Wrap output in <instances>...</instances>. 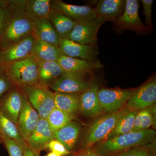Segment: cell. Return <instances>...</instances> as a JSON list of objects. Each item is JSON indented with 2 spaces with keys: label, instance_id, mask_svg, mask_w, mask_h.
Returning a JSON list of instances; mask_svg holds the SVG:
<instances>
[{
  "label": "cell",
  "instance_id": "6da1fadb",
  "mask_svg": "<svg viewBox=\"0 0 156 156\" xmlns=\"http://www.w3.org/2000/svg\"><path fill=\"white\" fill-rule=\"evenodd\" d=\"M25 1H13L11 14L5 27L0 35V49L6 48L21 39L32 34L33 21L24 14Z\"/></svg>",
  "mask_w": 156,
  "mask_h": 156
},
{
  "label": "cell",
  "instance_id": "7a4b0ae2",
  "mask_svg": "<svg viewBox=\"0 0 156 156\" xmlns=\"http://www.w3.org/2000/svg\"><path fill=\"white\" fill-rule=\"evenodd\" d=\"M156 131L152 129L142 131H131L126 134L104 140L97 151L101 153H109L144 147L154 139Z\"/></svg>",
  "mask_w": 156,
  "mask_h": 156
},
{
  "label": "cell",
  "instance_id": "3957f363",
  "mask_svg": "<svg viewBox=\"0 0 156 156\" xmlns=\"http://www.w3.org/2000/svg\"><path fill=\"white\" fill-rule=\"evenodd\" d=\"M2 65L14 85L20 89L38 84V64L33 56Z\"/></svg>",
  "mask_w": 156,
  "mask_h": 156
},
{
  "label": "cell",
  "instance_id": "277c9868",
  "mask_svg": "<svg viewBox=\"0 0 156 156\" xmlns=\"http://www.w3.org/2000/svg\"><path fill=\"white\" fill-rule=\"evenodd\" d=\"M131 111L126 106L119 111L108 113L96 119L87 131L83 143V149H89L101 140H105L120 118Z\"/></svg>",
  "mask_w": 156,
  "mask_h": 156
},
{
  "label": "cell",
  "instance_id": "5b68a950",
  "mask_svg": "<svg viewBox=\"0 0 156 156\" xmlns=\"http://www.w3.org/2000/svg\"><path fill=\"white\" fill-rule=\"evenodd\" d=\"M21 89L40 118L47 119L55 107L54 92L39 84Z\"/></svg>",
  "mask_w": 156,
  "mask_h": 156
},
{
  "label": "cell",
  "instance_id": "8992f818",
  "mask_svg": "<svg viewBox=\"0 0 156 156\" xmlns=\"http://www.w3.org/2000/svg\"><path fill=\"white\" fill-rule=\"evenodd\" d=\"M136 90L98 89V98L102 112L112 113L119 111L126 105Z\"/></svg>",
  "mask_w": 156,
  "mask_h": 156
},
{
  "label": "cell",
  "instance_id": "52a82bcc",
  "mask_svg": "<svg viewBox=\"0 0 156 156\" xmlns=\"http://www.w3.org/2000/svg\"><path fill=\"white\" fill-rule=\"evenodd\" d=\"M139 1L127 0L124 12L114 20L116 30L121 33L126 30H132L137 33H144L146 27L141 21L138 14Z\"/></svg>",
  "mask_w": 156,
  "mask_h": 156
},
{
  "label": "cell",
  "instance_id": "ba28073f",
  "mask_svg": "<svg viewBox=\"0 0 156 156\" xmlns=\"http://www.w3.org/2000/svg\"><path fill=\"white\" fill-rule=\"evenodd\" d=\"M106 21L97 17L85 23H77L67 38L81 44L97 46L98 32Z\"/></svg>",
  "mask_w": 156,
  "mask_h": 156
},
{
  "label": "cell",
  "instance_id": "9c48e42d",
  "mask_svg": "<svg viewBox=\"0 0 156 156\" xmlns=\"http://www.w3.org/2000/svg\"><path fill=\"white\" fill-rule=\"evenodd\" d=\"M51 9L59 12L77 23H83L98 17L95 9L88 5H75L61 0H53L50 2Z\"/></svg>",
  "mask_w": 156,
  "mask_h": 156
},
{
  "label": "cell",
  "instance_id": "30bf717a",
  "mask_svg": "<svg viewBox=\"0 0 156 156\" xmlns=\"http://www.w3.org/2000/svg\"><path fill=\"white\" fill-rule=\"evenodd\" d=\"M86 74L64 72L50 87L55 92L81 94L89 89L92 83L85 78Z\"/></svg>",
  "mask_w": 156,
  "mask_h": 156
},
{
  "label": "cell",
  "instance_id": "8fae6325",
  "mask_svg": "<svg viewBox=\"0 0 156 156\" xmlns=\"http://www.w3.org/2000/svg\"><path fill=\"white\" fill-rule=\"evenodd\" d=\"M156 102V81L152 79L136 89L126 106L131 110L139 111L155 105Z\"/></svg>",
  "mask_w": 156,
  "mask_h": 156
},
{
  "label": "cell",
  "instance_id": "7c38bea8",
  "mask_svg": "<svg viewBox=\"0 0 156 156\" xmlns=\"http://www.w3.org/2000/svg\"><path fill=\"white\" fill-rule=\"evenodd\" d=\"M58 47L64 56L88 61H97L98 54L97 46L81 44L67 38H60Z\"/></svg>",
  "mask_w": 156,
  "mask_h": 156
},
{
  "label": "cell",
  "instance_id": "4fadbf2b",
  "mask_svg": "<svg viewBox=\"0 0 156 156\" xmlns=\"http://www.w3.org/2000/svg\"><path fill=\"white\" fill-rule=\"evenodd\" d=\"M22 92V106L16 126L20 134L25 141L36 127L40 118L24 92Z\"/></svg>",
  "mask_w": 156,
  "mask_h": 156
},
{
  "label": "cell",
  "instance_id": "5bb4252c",
  "mask_svg": "<svg viewBox=\"0 0 156 156\" xmlns=\"http://www.w3.org/2000/svg\"><path fill=\"white\" fill-rule=\"evenodd\" d=\"M36 39L32 34L9 46L2 53V65L11 63L31 56Z\"/></svg>",
  "mask_w": 156,
  "mask_h": 156
},
{
  "label": "cell",
  "instance_id": "9a60e30c",
  "mask_svg": "<svg viewBox=\"0 0 156 156\" xmlns=\"http://www.w3.org/2000/svg\"><path fill=\"white\" fill-rule=\"evenodd\" d=\"M98 89L97 84L92 83L89 89L80 94V112L85 116L95 118L103 112L98 98Z\"/></svg>",
  "mask_w": 156,
  "mask_h": 156
},
{
  "label": "cell",
  "instance_id": "2e32d148",
  "mask_svg": "<svg viewBox=\"0 0 156 156\" xmlns=\"http://www.w3.org/2000/svg\"><path fill=\"white\" fill-rule=\"evenodd\" d=\"M54 139V133L50 129L47 119L40 118L36 127L25 141L33 149L41 153Z\"/></svg>",
  "mask_w": 156,
  "mask_h": 156
},
{
  "label": "cell",
  "instance_id": "e0dca14e",
  "mask_svg": "<svg viewBox=\"0 0 156 156\" xmlns=\"http://www.w3.org/2000/svg\"><path fill=\"white\" fill-rule=\"evenodd\" d=\"M22 101L23 92L13 88L0 101V111L17 125Z\"/></svg>",
  "mask_w": 156,
  "mask_h": 156
},
{
  "label": "cell",
  "instance_id": "ac0fdd59",
  "mask_svg": "<svg viewBox=\"0 0 156 156\" xmlns=\"http://www.w3.org/2000/svg\"><path fill=\"white\" fill-rule=\"evenodd\" d=\"M58 62L65 72L88 74L103 67L102 64L98 61H88L64 55L61 56Z\"/></svg>",
  "mask_w": 156,
  "mask_h": 156
},
{
  "label": "cell",
  "instance_id": "d6986e66",
  "mask_svg": "<svg viewBox=\"0 0 156 156\" xmlns=\"http://www.w3.org/2000/svg\"><path fill=\"white\" fill-rule=\"evenodd\" d=\"M126 3L125 0H101L98 1L95 10L98 17L107 21H113L123 14Z\"/></svg>",
  "mask_w": 156,
  "mask_h": 156
},
{
  "label": "cell",
  "instance_id": "ffe728a7",
  "mask_svg": "<svg viewBox=\"0 0 156 156\" xmlns=\"http://www.w3.org/2000/svg\"><path fill=\"white\" fill-rule=\"evenodd\" d=\"M33 23L32 34L36 40L58 46L60 37L53 28L49 18L36 20Z\"/></svg>",
  "mask_w": 156,
  "mask_h": 156
},
{
  "label": "cell",
  "instance_id": "44dd1931",
  "mask_svg": "<svg viewBox=\"0 0 156 156\" xmlns=\"http://www.w3.org/2000/svg\"><path fill=\"white\" fill-rule=\"evenodd\" d=\"M38 82L41 86L50 87L64 73L58 62H37Z\"/></svg>",
  "mask_w": 156,
  "mask_h": 156
},
{
  "label": "cell",
  "instance_id": "7402d4cb",
  "mask_svg": "<svg viewBox=\"0 0 156 156\" xmlns=\"http://www.w3.org/2000/svg\"><path fill=\"white\" fill-rule=\"evenodd\" d=\"M80 123L73 120L54 133V139L64 146L69 151L73 149L80 133Z\"/></svg>",
  "mask_w": 156,
  "mask_h": 156
},
{
  "label": "cell",
  "instance_id": "603a6c76",
  "mask_svg": "<svg viewBox=\"0 0 156 156\" xmlns=\"http://www.w3.org/2000/svg\"><path fill=\"white\" fill-rule=\"evenodd\" d=\"M62 55L57 45L38 40H36L31 53L37 62H58Z\"/></svg>",
  "mask_w": 156,
  "mask_h": 156
},
{
  "label": "cell",
  "instance_id": "cb8c5ba5",
  "mask_svg": "<svg viewBox=\"0 0 156 156\" xmlns=\"http://www.w3.org/2000/svg\"><path fill=\"white\" fill-rule=\"evenodd\" d=\"M55 106L68 114L75 116L80 112V94L55 92Z\"/></svg>",
  "mask_w": 156,
  "mask_h": 156
},
{
  "label": "cell",
  "instance_id": "d4e9b609",
  "mask_svg": "<svg viewBox=\"0 0 156 156\" xmlns=\"http://www.w3.org/2000/svg\"><path fill=\"white\" fill-rule=\"evenodd\" d=\"M50 0H26L24 14L31 21L49 18L51 11Z\"/></svg>",
  "mask_w": 156,
  "mask_h": 156
},
{
  "label": "cell",
  "instance_id": "484cf974",
  "mask_svg": "<svg viewBox=\"0 0 156 156\" xmlns=\"http://www.w3.org/2000/svg\"><path fill=\"white\" fill-rule=\"evenodd\" d=\"M49 19L60 38H67L77 24L76 23L65 15L52 10Z\"/></svg>",
  "mask_w": 156,
  "mask_h": 156
},
{
  "label": "cell",
  "instance_id": "4316f807",
  "mask_svg": "<svg viewBox=\"0 0 156 156\" xmlns=\"http://www.w3.org/2000/svg\"><path fill=\"white\" fill-rule=\"evenodd\" d=\"M137 111V110H131L121 117L113 130L107 136L105 140L112 139L132 131L134 128V119Z\"/></svg>",
  "mask_w": 156,
  "mask_h": 156
},
{
  "label": "cell",
  "instance_id": "83f0119b",
  "mask_svg": "<svg viewBox=\"0 0 156 156\" xmlns=\"http://www.w3.org/2000/svg\"><path fill=\"white\" fill-rule=\"evenodd\" d=\"M14 140L23 145L25 143L20 134L16 125L0 111V137Z\"/></svg>",
  "mask_w": 156,
  "mask_h": 156
},
{
  "label": "cell",
  "instance_id": "f1b7e54d",
  "mask_svg": "<svg viewBox=\"0 0 156 156\" xmlns=\"http://www.w3.org/2000/svg\"><path fill=\"white\" fill-rule=\"evenodd\" d=\"M74 118L75 117L55 107L46 119L51 131L55 133L74 119Z\"/></svg>",
  "mask_w": 156,
  "mask_h": 156
},
{
  "label": "cell",
  "instance_id": "f546056e",
  "mask_svg": "<svg viewBox=\"0 0 156 156\" xmlns=\"http://www.w3.org/2000/svg\"><path fill=\"white\" fill-rule=\"evenodd\" d=\"M151 107L137 111L132 131H142L149 129L154 123V108Z\"/></svg>",
  "mask_w": 156,
  "mask_h": 156
},
{
  "label": "cell",
  "instance_id": "4dcf8cb0",
  "mask_svg": "<svg viewBox=\"0 0 156 156\" xmlns=\"http://www.w3.org/2000/svg\"><path fill=\"white\" fill-rule=\"evenodd\" d=\"M10 156H23V145L14 140L5 137H0Z\"/></svg>",
  "mask_w": 156,
  "mask_h": 156
},
{
  "label": "cell",
  "instance_id": "1f68e13d",
  "mask_svg": "<svg viewBox=\"0 0 156 156\" xmlns=\"http://www.w3.org/2000/svg\"><path fill=\"white\" fill-rule=\"evenodd\" d=\"M11 82L5 71L3 66H0V101L14 88Z\"/></svg>",
  "mask_w": 156,
  "mask_h": 156
},
{
  "label": "cell",
  "instance_id": "d6a6232c",
  "mask_svg": "<svg viewBox=\"0 0 156 156\" xmlns=\"http://www.w3.org/2000/svg\"><path fill=\"white\" fill-rule=\"evenodd\" d=\"M46 148H48L51 152L58 154L61 156L67 155L70 153L61 143L55 139L50 141L47 144Z\"/></svg>",
  "mask_w": 156,
  "mask_h": 156
},
{
  "label": "cell",
  "instance_id": "836d02e7",
  "mask_svg": "<svg viewBox=\"0 0 156 156\" xmlns=\"http://www.w3.org/2000/svg\"><path fill=\"white\" fill-rule=\"evenodd\" d=\"M143 7L144 14L145 17L147 27L150 29L152 27V7L153 0H142L141 1Z\"/></svg>",
  "mask_w": 156,
  "mask_h": 156
},
{
  "label": "cell",
  "instance_id": "e575fe53",
  "mask_svg": "<svg viewBox=\"0 0 156 156\" xmlns=\"http://www.w3.org/2000/svg\"><path fill=\"white\" fill-rule=\"evenodd\" d=\"M118 156H151V154L147 148L139 147L126 150Z\"/></svg>",
  "mask_w": 156,
  "mask_h": 156
},
{
  "label": "cell",
  "instance_id": "d590c367",
  "mask_svg": "<svg viewBox=\"0 0 156 156\" xmlns=\"http://www.w3.org/2000/svg\"><path fill=\"white\" fill-rule=\"evenodd\" d=\"M11 4L6 8H0V35L5 27L10 18L11 14Z\"/></svg>",
  "mask_w": 156,
  "mask_h": 156
},
{
  "label": "cell",
  "instance_id": "8d00e7d4",
  "mask_svg": "<svg viewBox=\"0 0 156 156\" xmlns=\"http://www.w3.org/2000/svg\"><path fill=\"white\" fill-rule=\"evenodd\" d=\"M74 156H105L103 154L101 153L97 150H95L87 149L84 150Z\"/></svg>",
  "mask_w": 156,
  "mask_h": 156
},
{
  "label": "cell",
  "instance_id": "74e56055",
  "mask_svg": "<svg viewBox=\"0 0 156 156\" xmlns=\"http://www.w3.org/2000/svg\"><path fill=\"white\" fill-rule=\"evenodd\" d=\"M23 156H41L40 153L33 149L26 142L23 145Z\"/></svg>",
  "mask_w": 156,
  "mask_h": 156
},
{
  "label": "cell",
  "instance_id": "f35d334b",
  "mask_svg": "<svg viewBox=\"0 0 156 156\" xmlns=\"http://www.w3.org/2000/svg\"><path fill=\"white\" fill-rule=\"evenodd\" d=\"M12 1L0 0V8H6L10 5Z\"/></svg>",
  "mask_w": 156,
  "mask_h": 156
},
{
  "label": "cell",
  "instance_id": "ab89813d",
  "mask_svg": "<svg viewBox=\"0 0 156 156\" xmlns=\"http://www.w3.org/2000/svg\"><path fill=\"white\" fill-rule=\"evenodd\" d=\"M46 156H61L58 155V154L55 153L53 152H51L49 153Z\"/></svg>",
  "mask_w": 156,
  "mask_h": 156
},
{
  "label": "cell",
  "instance_id": "60d3db41",
  "mask_svg": "<svg viewBox=\"0 0 156 156\" xmlns=\"http://www.w3.org/2000/svg\"><path fill=\"white\" fill-rule=\"evenodd\" d=\"M2 50L0 49V66L2 65Z\"/></svg>",
  "mask_w": 156,
  "mask_h": 156
}]
</instances>
